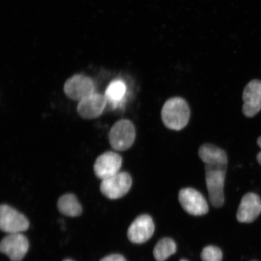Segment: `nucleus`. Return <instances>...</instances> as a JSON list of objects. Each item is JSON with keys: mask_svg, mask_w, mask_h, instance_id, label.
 I'll return each mask as SVG.
<instances>
[{"mask_svg": "<svg viewBox=\"0 0 261 261\" xmlns=\"http://www.w3.org/2000/svg\"><path fill=\"white\" fill-rule=\"evenodd\" d=\"M191 111L184 99L170 98L163 105L161 116L163 124L168 128L179 130L185 128L190 119Z\"/></svg>", "mask_w": 261, "mask_h": 261, "instance_id": "1", "label": "nucleus"}, {"mask_svg": "<svg viewBox=\"0 0 261 261\" xmlns=\"http://www.w3.org/2000/svg\"><path fill=\"white\" fill-rule=\"evenodd\" d=\"M227 168L205 165V182L211 203L220 207L224 203V186Z\"/></svg>", "mask_w": 261, "mask_h": 261, "instance_id": "2", "label": "nucleus"}, {"mask_svg": "<svg viewBox=\"0 0 261 261\" xmlns=\"http://www.w3.org/2000/svg\"><path fill=\"white\" fill-rule=\"evenodd\" d=\"M136 128L128 119L119 120L112 126L109 133L111 146L116 151H123L132 146L136 139Z\"/></svg>", "mask_w": 261, "mask_h": 261, "instance_id": "3", "label": "nucleus"}, {"mask_svg": "<svg viewBox=\"0 0 261 261\" xmlns=\"http://www.w3.org/2000/svg\"><path fill=\"white\" fill-rule=\"evenodd\" d=\"M132 176L129 173L119 172L113 177L103 179L100 190L106 197L115 200L128 193L132 188Z\"/></svg>", "mask_w": 261, "mask_h": 261, "instance_id": "4", "label": "nucleus"}, {"mask_svg": "<svg viewBox=\"0 0 261 261\" xmlns=\"http://www.w3.org/2000/svg\"><path fill=\"white\" fill-rule=\"evenodd\" d=\"M29 222L24 215L19 213L8 205L0 207V228L9 234L19 233L26 231Z\"/></svg>", "mask_w": 261, "mask_h": 261, "instance_id": "5", "label": "nucleus"}, {"mask_svg": "<svg viewBox=\"0 0 261 261\" xmlns=\"http://www.w3.org/2000/svg\"><path fill=\"white\" fill-rule=\"evenodd\" d=\"M64 91L68 98L80 102L94 93V85L89 77L76 74L65 82Z\"/></svg>", "mask_w": 261, "mask_h": 261, "instance_id": "6", "label": "nucleus"}, {"mask_svg": "<svg viewBox=\"0 0 261 261\" xmlns=\"http://www.w3.org/2000/svg\"><path fill=\"white\" fill-rule=\"evenodd\" d=\"M28 238L21 233L9 234L0 244V250L11 261H21L29 250Z\"/></svg>", "mask_w": 261, "mask_h": 261, "instance_id": "7", "label": "nucleus"}, {"mask_svg": "<svg viewBox=\"0 0 261 261\" xmlns=\"http://www.w3.org/2000/svg\"><path fill=\"white\" fill-rule=\"evenodd\" d=\"M178 200L189 214L201 215L206 214L208 211L207 201L204 196L194 188L181 189L178 193Z\"/></svg>", "mask_w": 261, "mask_h": 261, "instance_id": "8", "label": "nucleus"}, {"mask_svg": "<svg viewBox=\"0 0 261 261\" xmlns=\"http://www.w3.org/2000/svg\"><path fill=\"white\" fill-rule=\"evenodd\" d=\"M122 156L117 153L108 151L96 160L93 169L96 177L102 180L118 174L122 167Z\"/></svg>", "mask_w": 261, "mask_h": 261, "instance_id": "9", "label": "nucleus"}, {"mask_svg": "<svg viewBox=\"0 0 261 261\" xmlns=\"http://www.w3.org/2000/svg\"><path fill=\"white\" fill-rule=\"evenodd\" d=\"M243 113L252 118L261 110V81L253 80L245 87L243 93Z\"/></svg>", "mask_w": 261, "mask_h": 261, "instance_id": "10", "label": "nucleus"}, {"mask_svg": "<svg viewBox=\"0 0 261 261\" xmlns=\"http://www.w3.org/2000/svg\"><path fill=\"white\" fill-rule=\"evenodd\" d=\"M152 218L148 215L143 214L137 217L128 230V238L134 243L146 242L152 236L154 231Z\"/></svg>", "mask_w": 261, "mask_h": 261, "instance_id": "11", "label": "nucleus"}, {"mask_svg": "<svg viewBox=\"0 0 261 261\" xmlns=\"http://www.w3.org/2000/svg\"><path fill=\"white\" fill-rule=\"evenodd\" d=\"M107 103L106 96L94 93L80 101L77 107V112L84 119H95L102 115Z\"/></svg>", "mask_w": 261, "mask_h": 261, "instance_id": "12", "label": "nucleus"}, {"mask_svg": "<svg viewBox=\"0 0 261 261\" xmlns=\"http://www.w3.org/2000/svg\"><path fill=\"white\" fill-rule=\"evenodd\" d=\"M261 213V200L259 196L249 192L241 199L238 207L237 218L241 223H252Z\"/></svg>", "mask_w": 261, "mask_h": 261, "instance_id": "13", "label": "nucleus"}, {"mask_svg": "<svg viewBox=\"0 0 261 261\" xmlns=\"http://www.w3.org/2000/svg\"><path fill=\"white\" fill-rule=\"evenodd\" d=\"M198 156L205 165L218 168H227L228 159L226 152L211 143L202 145L198 149Z\"/></svg>", "mask_w": 261, "mask_h": 261, "instance_id": "14", "label": "nucleus"}, {"mask_svg": "<svg viewBox=\"0 0 261 261\" xmlns=\"http://www.w3.org/2000/svg\"><path fill=\"white\" fill-rule=\"evenodd\" d=\"M58 208L62 214L71 217L80 216L83 211L76 196L71 194H65L59 199Z\"/></svg>", "mask_w": 261, "mask_h": 261, "instance_id": "15", "label": "nucleus"}, {"mask_svg": "<svg viewBox=\"0 0 261 261\" xmlns=\"http://www.w3.org/2000/svg\"><path fill=\"white\" fill-rule=\"evenodd\" d=\"M126 86L121 80H114L108 86L105 96L110 106L117 107L125 96Z\"/></svg>", "mask_w": 261, "mask_h": 261, "instance_id": "16", "label": "nucleus"}, {"mask_svg": "<svg viewBox=\"0 0 261 261\" xmlns=\"http://www.w3.org/2000/svg\"><path fill=\"white\" fill-rule=\"evenodd\" d=\"M177 250L174 241L170 238H163L156 244L153 253L158 261H165Z\"/></svg>", "mask_w": 261, "mask_h": 261, "instance_id": "17", "label": "nucleus"}, {"mask_svg": "<svg viewBox=\"0 0 261 261\" xmlns=\"http://www.w3.org/2000/svg\"><path fill=\"white\" fill-rule=\"evenodd\" d=\"M201 257L203 261H222L223 253L220 248L208 246L202 250Z\"/></svg>", "mask_w": 261, "mask_h": 261, "instance_id": "18", "label": "nucleus"}, {"mask_svg": "<svg viewBox=\"0 0 261 261\" xmlns=\"http://www.w3.org/2000/svg\"><path fill=\"white\" fill-rule=\"evenodd\" d=\"M100 261H126L123 256L119 254H113L103 257Z\"/></svg>", "mask_w": 261, "mask_h": 261, "instance_id": "19", "label": "nucleus"}, {"mask_svg": "<svg viewBox=\"0 0 261 261\" xmlns=\"http://www.w3.org/2000/svg\"><path fill=\"white\" fill-rule=\"evenodd\" d=\"M257 143L261 149V136H260L259 138L257 139ZM256 159L257 162H258L259 163V165H261V151H260L258 154H257Z\"/></svg>", "mask_w": 261, "mask_h": 261, "instance_id": "20", "label": "nucleus"}, {"mask_svg": "<svg viewBox=\"0 0 261 261\" xmlns=\"http://www.w3.org/2000/svg\"><path fill=\"white\" fill-rule=\"evenodd\" d=\"M63 261H73V260H71L70 259H66V260H64Z\"/></svg>", "mask_w": 261, "mask_h": 261, "instance_id": "21", "label": "nucleus"}, {"mask_svg": "<svg viewBox=\"0 0 261 261\" xmlns=\"http://www.w3.org/2000/svg\"><path fill=\"white\" fill-rule=\"evenodd\" d=\"M180 261H188V260H185V259H181Z\"/></svg>", "mask_w": 261, "mask_h": 261, "instance_id": "22", "label": "nucleus"}]
</instances>
